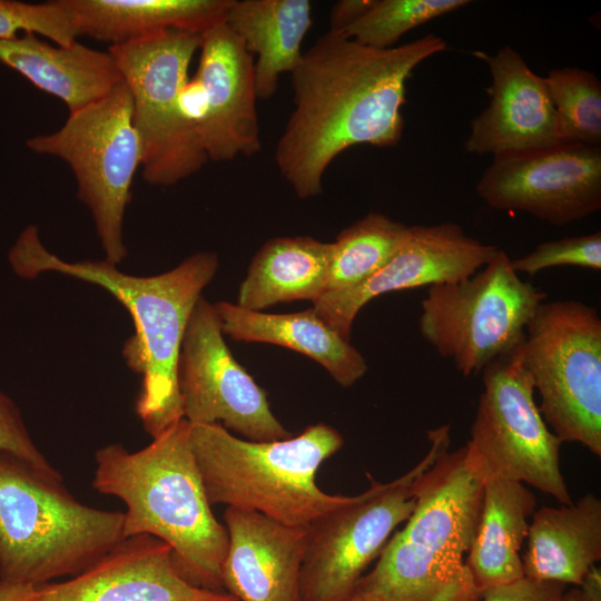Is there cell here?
Wrapping results in <instances>:
<instances>
[{
  "mask_svg": "<svg viewBox=\"0 0 601 601\" xmlns=\"http://www.w3.org/2000/svg\"><path fill=\"white\" fill-rule=\"evenodd\" d=\"M444 50L445 40L435 35L375 49L328 31L303 52L289 73L294 109L274 155L295 194L319 195L331 162L355 145L397 146L406 81L421 62Z\"/></svg>",
  "mask_w": 601,
  "mask_h": 601,
  "instance_id": "6da1fadb",
  "label": "cell"
},
{
  "mask_svg": "<svg viewBox=\"0 0 601 601\" xmlns=\"http://www.w3.org/2000/svg\"><path fill=\"white\" fill-rule=\"evenodd\" d=\"M23 278L59 273L105 288L132 318L135 333L122 348L128 367L142 378L136 411L145 430L156 437L183 417L178 362L190 314L211 282L218 256L190 255L178 266L154 276H134L105 260L66 262L42 244L36 226H28L8 255Z\"/></svg>",
  "mask_w": 601,
  "mask_h": 601,
  "instance_id": "7a4b0ae2",
  "label": "cell"
},
{
  "mask_svg": "<svg viewBox=\"0 0 601 601\" xmlns=\"http://www.w3.org/2000/svg\"><path fill=\"white\" fill-rule=\"evenodd\" d=\"M190 427L181 418L135 452L120 443L99 449L92 486L125 503V538L148 534L166 542L181 579L199 589L227 593L221 577L227 531L208 501L190 445Z\"/></svg>",
  "mask_w": 601,
  "mask_h": 601,
  "instance_id": "3957f363",
  "label": "cell"
},
{
  "mask_svg": "<svg viewBox=\"0 0 601 601\" xmlns=\"http://www.w3.org/2000/svg\"><path fill=\"white\" fill-rule=\"evenodd\" d=\"M485 474L465 444L443 452L415 482V508L355 592L382 601H480L466 565Z\"/></svg>",
  "mask_w": 601,
  "mask_h": 601,
  "instance_id": "277c9868",
  "label": "cell"
},
{
  "mask_svg": "<svg viewBox=\"0 0 601 601\" xmlns=\"http://www.w3.org/2000/svg\"><path fill=\"white\" fill-rule=\"evenodd\" d=\"M124 515L79 502L59 471L0 451V580L36 588L81 573L125 539Z\"/></svg>",
  "mask_w": 601,
  "mask_h": 601,
  "instance_id": "5b68a950",
  "label": "cell"
},
{
  "mask_svg": "<svg viewBox=\"0 0 601 601\" xmlns=\"http://www.w3.org/2000/svg\"><path fill=\"white\" fill-rule=\"evenodd\" d=\"M190 445L211 505L307 529L348 497L316 483L321 465L344 445L342 434L325 423L268 442L238 437L220 424H191Z\"/></svg>",
  "mask_w": 601,
  "mask_h": 601,
  "instance_id": "8992f818",
  "label": "cell"
},
{
  "mask_svg": "<svg viewBox=\"0 0 601 601\" xmlns=\"http://www.w3.org/2000/svg\"><path fill=\"white\" fill-rule=\"evenodd\" d=\"M540 413L561 442L601 455V318L574 299L543 302L520 345Z\"/></svg>",
  "mask_w": 601,
  "mask_h": 601,
  "instance_id": "52a82bcc",
  "label": "cell"
},
{
  "mask_svg": "<svg viewBox=\"0 0 601 601\" xmlns=\"http://www.w3.org/2000/svg\"><path fill=\"white\" fill-rule=\"evenodd\" d=\"M500 249L472 276L428 287L421 302L423 338L464 376L519 347L546 293L524 282Z\"/></svg>",
  "mask_w": 601,
  "mask_h": 601,
  "instance_id": "ba28073f",
  "label": "cell"
},
{
  "mask_svg": "<svg viewBox=\"0 0 601 601\" xmlns=\"http://www.w3.org/2000/svg\"><path fill=\"white\" fill-rule=\"evenodd\" d=\"M430 449L411 470L390 482L370 474V486L347 497L307 528L300 569L302 601H346L378 559L396 528L412 514L415 482L450 447V425L427 431Z\"/></svg>",
  "mask_w": 601,
  "mask_h": 601,
  "instance_id": "9c48e42d",
  "label": "cell"
},
{
  "mask_svg": "<svg viewBox=\"0 0 601 601\" xmlns=\"http://www.w3.org/2000/svg\"><path fill=\"white\" fill-rule=\"evenodd\" d=\"M200 36L169 30L108 47L131 96L132 124L142 150V178L150 185L177 184L208 160L198 127L181 105Z\"/></svg>",
  "mask_w": 601,
  "mask_h": 601,
  "instance_id": "30bf717a",
  "label": "cell"
},
{
  "mask_svg": "<svg viewBox=\"0 0 601 601\" xmlns=\"http://www.w3.org/2000/svg\"><path fill=\"white\" fill-rule=\"evenodd\" d=\"M27 146L69 165L78 197L91 213L105 259L120 264L127 255L125 211L142 158L126 83L122 81L104 98L69 114L58 130L29 138Z\"/></svg>",
  "mask_w": 601,
  "mask_h": 601,
  "instance_id": "8fae6325",
  "label": "cell"
},
{
  "mask_svg": "<svg viewBox=\"0 0 601 601\" xmlns=\"http://www.w3.org/2000/svg\"><path fill=\"white\" fill-rule=\"evenodd\" d=\"M481 373L483 392L466 445L486 479L528 484L563 505L572 504L560 467L562 442L534 401V385L522 364L520 346Z\"/></svg>",
  "mask_w": 601,
  "mask_h": 601,
  "instance_id": "7c38bea8",
  "label": "cell"
},
{
  "mask_svg": "<svg viewBox=\"0 0 601 601\" xmlns=\"http://www.w3.org/2000/svg\"><path fill=\"white\" fill-rule=\"evenodd\" d=\"M183 417L220 424L249 441L290 437L273 414L267 393L235 359L215 306L201 295L188 319L178 362Z\"/></svg>",
  "mask_w": 601,
  "mask_h": 601,
  "instance_id": "4fadbf2b",
  "label": "cell"
},
{
  "mask_svg": "<svg viewBox=\"0 0 601 601\" xmlns=\"http://www.w3.org/2000/svg\"><path fill=\"white\" fill-rule=\"evenodd\" d=\"M476 194L494 209L555 226L583 219L601 209V147L559 142L493 157Z\"/></svg>",
  "mask_w": 601,
  "mask_h": 601,
  "instance_id": "5bb4252c",
  "label": "cell"
},
{
  "mask_svg": "<svg viewBox=\"0 0 601 601\" xmlns=\"http://www.w3.org/2000/svg\"><path fill=\"white\" fill-rule=\"evenodd\" d=\"M497 250L496 246L469 236L455 223L410 226L404 245L376 274L356 287L324 293L313 308L349 341L353 323L370 300L391 292L465 279L484 267Z\"/></svg>",
  "mask_w": 601,
  "mask_h": 601,
  "instance_id": "9a60e30c",
  "label": "cell"
},
{
  "mask_svg": "<svg viewBox=\"0 0 601 601\" xmlns=\"http://www.w3.org/2000/svg\"><path fill=\"white\" fill-rule=\"evenodd\" d=\"M199 50V136L208 159L229 161L257 154L262 142L253 55L225 22L201 33Z\"/></svg>",
  "mask_w": 601,
  "mask_h": 601,
  "instance_id": "2e32d148",
  "label": "cell"
},
{
  "mask_svg": "<svg viewBox=\"0 0 601 601\" xmlns=\"http://www.w3.org/2000/svg\"><path fill=\"white\" fill-rule=\"evenodd\" d=\"M171 552L152 535L125 538L81 573L36 587L27 601H238L186 582Z\"/></svg>",
  "mask_w": 601,
  "mask_h": 601,
  "instance_id": "e0dca14e",
  "label": "cell"
},
{
  "mask_svg": "<svg viewBox=\"0 0 601 601\" xmlns=\"http://www.w3.org/2000/svg\"><path fill=\"white\" fill-rule=\"evenodd\" d=\"M489 66V106L471 122L464 148L493 157L546 148L560 141L555 111L543 77L510 46L494 55L474 51Z\"/></svg>",
  "mask_w": 601,
  "mask_h": 601,
  "instance_id": "ac0fdd59",
  "label": "cell"
},
{
  "mask_svg": "<svg viewBox=\"0 0 601 601\" xmlns=\"http://www.w3.org/2000/svg\"><path fill=\"white\" fill-rule=\"evenodd\" d=\"M228 545L223 585L238 601H302L300 569L307 529L227 506Z\"/></svg>",
  "mask_w": 601,
  "mask_h": 601,
  "instance_id": "d6986e66",
  "label": "cell"
},
{
  "mask_svg": "<svg viewBox=\"0 0 601 601\" xmlns=\"http://www.w3.org/2000/svg\"><path fill=\"white\" fill-rule=\"evenodd\" d=\"M0 62L59 98L69 114L98 101L124 81L108 51L78 41L67 47L51 45L33 33L0 39Z\"/></svg>",
  "mask_w": 601,
  "mask_h": 601,
  "instance_id": "ffe728a7",
  "label": "cell"
},
{
  "mask_svg": "<svg viewBox=\"0 0 601 601\" xmlns=\"http://www.w3.org/2000/svg\"><path fill=\"white\" fill-rule=\"evenodd\" d=\"M526 540L525 578L580 587L601 559V500L587 493L569 505L542 506L533 513Z\"/></svg>",
  "mask_w": 601,
  "mask_h": 601,
  "instance_id": "44dd1931",
  "label": "cell"
},
{
  "mask_svg": "<svg viewBox=\"0 0 601 601\" xmlns=\"http://www.w3.org/2000/svg\"><path fill=\"white\" fill-rule=\"evenodd\" d=\"M224 335L235 341L259 342L287 347L321 364L343 387H349L367 372L364 356L328 326L314 311L268 314L229 302L215 305Z\"/></svg>",
  "mask_w": 601,
  "mask_h": 601,
  "instance_id": "7402d4cb",
  "label": "cell"
},
{
  "mask_svg": "<svg viewBox=\"0 0 601 601\" xmlns=\"http://www.w3.org/2000/svg\"><path fill=\"white\" fill-rule=\"evenodd\" d=\"M78 36L118 46L176 30L204 33L226 21L233 0H66Z\"/></svg>",
  "mask_w": 601,
  "mask_h": 601,
  "instance_id": "603a6c76",
  "label": "cell"
},
{
  "mask_svg": "<svg viewBox=\"0 0 601 601\" xmlns=\"http://www.w3.org/2000/svg\"><path fill=\"white\" fill-rule=\"evenodd\" d=\"M535 505L536 499L525 484L501 477L485 480L480 516L465 560L481 593L524 578L519 552Z\"/></svg>",
  "mask_w": 601,
  "mask_h": 601,
  "instance_id": "cb8c5ba5",
  "label": "cell"
},
{
  "mask_svg": "<svg viewBox=\"0 0 601 601\" xmlns=\"http://www.w3.org/2000/svg\"><path fill=\"white\" fill-rule=\"evenodd\" d=\"M312 22V3L308 0L231 1L225 23L253 57L256 56L257 98L272 97L279 76L296 68Z\"/></svg>",
  "mask_w": 601,
  "mask_h": 601,
  "instance_id": "d4e9b609",
  "label": "cell"
},
{
  "mask_svg": "<svg viewBox=\"0 0 601 601\" xmlns=\"http://www.w3.org/2000/svg\"><path fill=\"white\" fill-rule=\"evenodd\" d=\"M332 250V243L309 236L267 240L250 262L237 305L260 312L278 303H314L325 293Z\"/></svg>",
  "mask_w": 601,
  "mask_h": 601,
  "instance_id": "484cf974",
  "label": "cell"
},
{
  "mask_svg": "<svg viewBox=\"0 0 601 601\" xmlns=\"http://www.w3.org/2000/svg\"><path fill=\"white\" fill-rule=\"evenodd\" d=\"M410 235V226L381 213H370L344 228L332 243V258L325 293L358 286L401 249Z\"/></svg>",
  "mask_w": 601,
  "mask_h": 601,
  "instance_id": "4316f807",
  "label": "cell"
},
{
  "mask_svg": "<svg viewBox=\"0 0 601 601\" xmlns=\"http://www.w3.org/2000/svg\"><path fill=\"white\" fill-rule=\"evenodd\" d=\"M544 81L555 111L561 142L600 146L601 82L585 69L563 67Z\"/></svg>",
  "mask_w": 601,
  "mask_h": 601,
  "instance_id": "83f0119b",
  "label": "cell"
},
{
  "mask_svg": "<svg viewBox=\"0 0 601 601\" xmlns=\"http://www.w3.org/2000/svg\"><path fill=\"white\" fill-rule=\"evenodd\" d=\"M469 3L467 0H375L363 17L339 33L370 48L387 49L415 27Z\"/></svg>",
  "mask_w": 601,
  "mask_h": 601,
  "instance_id": "f1b7e54d",
  "label": "cell"
},
{
  "mask_svg": "<svg viewBox=\"0 0 601 601\" xmlns=\"http://www.w3.org/2000/svg\"><path fill=\"white\" fill-rule=\"evenodd\" d=\"M20 31L66 47L77 42L79 37L66 0L45 3L0 0V39L16 38Z\"/></svg>",
  "mask_w": 601,
  "mask_h": 601,
  "instance_id": "f546056e",
  "label": "cell"
},
{
  "mask_svg": "<svg viewBox=\"0 0 601 601\" xmlns=\"http://www.w3.org/2000/svg\"><path fill=\"white\" fill-rule=\"evenodd\" d=\"M513 269L530 276L558 266L601 270V233L566 237L538 245L529 254L511 260Z\"/></svg>",
  "mask_w": 601,
  "mask_h": 601,
  "instance_id": "4dcf8cb0",
  "label": "cell"
},
{
  "mask_svg": "<svg viewBox=\"0 0 601 601\" xmlns=\"http://www.w3.org/2000/svg\"><path fill=\"white\" fill-rule=\"evenodd\" d=\"M0 451L12 453L46 470L56 469L37 447L21 412L13 400L0 388Z\"/></svg>",
  "mask_w": 601,
  "mask_h": 601,
  "instance_id": "1f68e13d",
  "label": "cell"
},
{
  "mask_svg": "<svg viewBox=\"0 0 601 601\" xmlns=\"http://www.w3.org/2000/svg\"><path fill=\"white\" fill-rule=\"evenodd\" d=\"M564 584L522 578L509 584L485 590L480 601H561Z\"/></svg>",
  "mask_w": 601,
  "mask_h": 601,
  "instance_id": "d6a6232c",
  "label": "cell"
},
{
  "mask_svg": "<svg viewBox=\"0 0 601 601\" xmlns=\"http://www.w3.org/2000/svg\"><path fill=\"white\" fill-rule=\"evenodd\" d=\"M375 0H342L338 1L331 13L329 31L343 32L346 28L363 17Z\"/></svg>",
  "mask_w": 601,
  "mask_h": 601,
  "instance_id": "836d02e7",
  "label": "cell"
},
{
  "mask_svg": "<svg viewBox=\"0 0 601 601\" xmlns=\"http://www.w3.org/2000/svg\"><path fill=\"white\" fill-rule=\"evenodd\" d=\"M581 594L584 601H601V571L595 565L592 566L580 584Z\"/></svg>",
  "mask_w": 601,
  "mask_h": 601,
  "instance_id": "e575fe53",
  "label": "cell"
},
{
  "mask_svg": "<svg viewBox=\"0 0 601 601\" xmlns=\"http://www.w3.org/2000/svg\"><path fill=\"white\" fill-rule=\"evenodd\" d=\"M33 590L35 587L0 580V601H27Z\"/></svg>",
  "mask_w": 601,
  "mask_h": 601,
  "instance_id": "d590c367",
  "label": "cell"
},
{
  "mask_svg": "<svg viewBox=\"0 0 601 601\" xmlns=\"http://www.w3.org/2000/svg\"><path fill=\"white\" fill-rule=\"evenodd\" d=\"M561 601H584L580 589H572L571 591L563 593Z\"/></svg>",
  "mask_w": 601,
  "mask_h": 601,
  "instance_id": "8d00e7d4",
  "label": "cell"
},
{
  "mask_svg": "<svg viewBox=\"0 0 601 601\" xmlns=\"http://www.w3.org/2000/svg\"><path fill=\"white\" fill-rule=\"evenodd\" d=\"M346 601H382V600L370 594L354 592V594Z\"/></svg>",
  "mask_w": 601,
  "mask_h": 601,
  "instance_id": "74e56055",
  "label": "cell"
}]
</instances>
